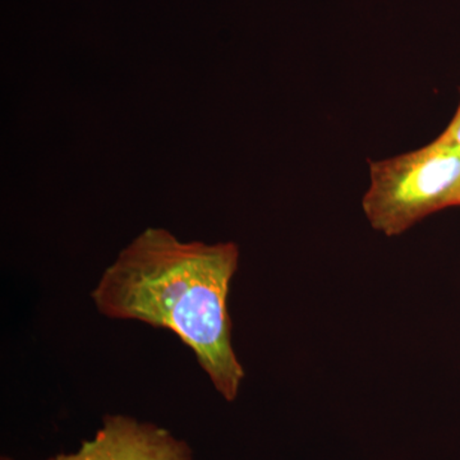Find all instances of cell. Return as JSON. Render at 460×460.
I'll return each mask as SVG.
<instances>
[{
	"label": "cell",
	"instance_id": "6da1fadb",
	"mask_svg": "<svg viewBox=\"0 0 460 460\" xmlns=\"http://www.w3.org/2000/svg\"><path fill=\"white\" fill-rule=\"evenodd\" d=\"M238 261L230 242L186 243L168 230L148 228L107 268L91 298L109 319L171 330L193 350L217 392L233 402L244 378L228 311Z\"/></svg>",
	"mask_w": 460,
	"mask_h": 460
},
{
	"label": "cell",
	"instance_id": "7a4b0ae2",
	"mask_svg": "<svg viewBox=\"0 0 460 460\" xmlns=\"http://www.w3.org/2000/svg\"><path fill=\"white\" fill-rule=\"evenodd\" d=\"M362 205L372 228L387 237L460 206V147L436 138L419 150L371 163Z\"/></svg>",
	"mask_w": 460,
	"mask_h": 460
},
{
	"label": "cell",
	"instance_id": "3957f363",
	"mask_svg": "<svg viewBox=\"0 0 460 460\" xmlns=\"http://www.w3.org/2000/svg\"><path fill=\"white\" fill-rule=\"evenodd\" d=\"M48 460H193L186 441L168 429L123 414H109L91 440L75 453Z\"/></svg>",
	"mask_w": 460,
	"mask_h": 460
},
{
	"label": "cell",
	"instance_id": "277c9868",
	"mask_svg": "<svg viewBox=\"0 0 460 460\" xmlns=\"http://www.w3.org/2000/svg\"><path fill=\"white\" fill-rule=\"evenodd\" d=\"M438 138H440L441 141L447 142V144L460 147V102L456 114H454L453 119L450 120L447 128L444 129V132L441 133Z\"/></svg>",
	"mask_w": 460,
	"mask_h": 460
},
{
	"label": "cell",
	"instance_id": "5b68a950",
	"mask_svg": "<svg viewBox=\"0 0 460 460\" xmlns=\"http://www.w3.org/2000/svg\"><path fill=\"white\" fill-rule=\"evenodd\" d=\"M2 460H13V459L8 458V456H2Z\"/></svg>",
	"mask_w": 460,
	"mask_h": 460
}]
</instances>
